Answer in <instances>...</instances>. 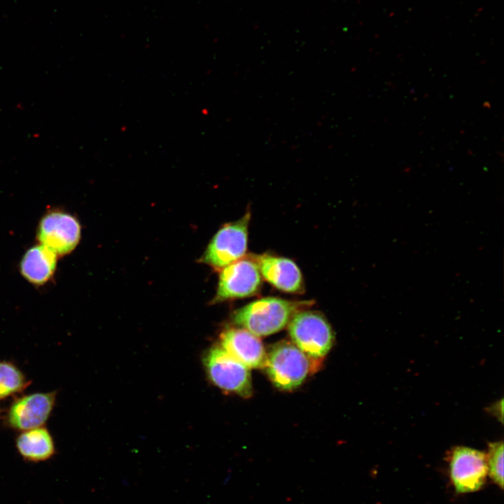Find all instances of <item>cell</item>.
Listing matches in <instances>:
<instances>
[{"label": "cell", "mask_w": 504, "mask_h": 504, "mask_svg": "<svg viewBox=\"0 0 504 504\" xmlns=\"http://www.w3.org/2000/svg\"><path fill=\"white\" fill-rule=\"evenodd\" d=\"M251 214L224 225L215 234L201 258V262L216 269L243 258L247 251L248 229Z\"/></svg>", "instance_id": "obj_4"}, {"label": "cell", "mask_w": 504, "mask_h": 504, "mask_svg": "<svg viewBox=\"0 0 504 504\" xmlns=\"http://www.w3.org/2000/svg\"><path fill=\"white\" fill-rule=\"evenodd\" d=\"M288 325L293 343L309 358H322L331 349L333 332L319 312L300 310L292 316Z\"/></svg>", "instance_id": "obj_2"}, {"label": "cell", "mask_w": 504, "mask_h": 504, "mask_svg": "<svg viewBox=\"0 0 504 504\" xmlns=\"http://www.w3.org/2000/svg\"><path fill=\"white\" fill-rule=\"evenodd\" d=\"M261 276L276 288L288 293H302L304 290L302 273L290 259L262 254L254 257Z\"/></svg>", "instance_id": "obj_11"}, {"label": "cell", "mask_w": 504, "mask_h": 504, "mask_svg": "<svg viewBox=\"0 0 504 504\" xmlns=\"http://www.w3.org/2000/svg\"><path fill=\"white\" fill-rule=\"evenodd\" d=\"M80 225L73 215L62 210L50 211L41 218L37 228L39 244L57 256L71 253L80 238Z\"/></svg>", "instance_id": "obj_8"}, {"label": "cell", "mask_w": 504, "mask_h": 504, "mask_svg": "<svg viewBox=\"0 0 504 504\" xmlns=\"http://www.w3.org/2000/svg\"><path fill=\"white\" fill-rule=\"evenodd\" d=\"M57 255L48 247L38 244L29 248L20 262L22 276L34 286H42L54 275Z\"/></svg>", "instance_id": "obj_12"}, {"label": "cell", "mask_w": 504, "mask_h": 504, "mask_svg": "<svg viewBox=\"0 0 504 504\" xmlns=\"http://www.w3.org/2000/svg\"><path fill=\"white\" fill-rule=\"evenodd\" d=\"M503 449L502 441L490 442L486 454L488 475L500 489L503 488Z\"/></svg>", "instance_id": "obj_15"}, {"label": "cell", "mask_w": 504, "mask_h": 504, "mask_svg": "<svg viewBox=\"0 0 504 504\" xmlns=\"http://www.w3.org/2000/svg\"><path fill=\"white\" fill-rule=\"evenodd\" d=\"M449 467L451 481L458 493L479 491L488 475L486 453L468 447L458 446L451 450Z\"/></svg>", "instance_id": "obj_7"}, {"label": "cell", "mask_w": 504, "mask_h": 504, "mask_svg": "<svg viewBox=\"0 0 504 504\" xmlns=\"http://www.w3.org/2000/svg\"><path fill=\"white\" fill-rule=\"evenodd\" d=\"M312 303L276 297L262 298L234 311L232 320L237 327L257 337L267 336L284 328L296 312Z\"/></svg>", "instance_id": "obj_1"}, {"label": "cell", "mask_w": 504, "mask_h": 504, "mask_svg": "<svg viewBox=\"0 0 504 504\" xmlns=\"http://www.w3.org/2000/svg\"><path fill=\"white\" fill-rule=\"evenodd\" d=\"M28 384L26 377L16 365L0 361V400L23 391Z\"/></svg>", "instance_id": "obj_14"}, {"label": "cell", "mask_w": 504, "mask_h": 504, "mask_svg": "<svg viewBox=\"0 0 504 504\" xmlns=\"http://www.w3.org/2000/svg\"><path fill=\"white\" fill-rule=\"evenodd\" d=\"M204 365L209 379L218 388L243 398L251 396L249 368L232 358L220 346H213L207 351Z\"/></svg>", "instance_id": "obj_5"}, {"label": "cell", "mask_w": 504, "mask_h": 504, "mask_svg": "<svg viewBox=\"0 0 504 504\" xmlns=\"http://www.w3.org/2000/svg\"><path fill=\"white\" fill-rule=\"evenodd\" d=\"M220 347L251 368H265L267 354L258 337L241 328H230L220 335Z\"/></svg>", "instance_id": "obj_10"}, {"label": "cell", "mask_w": 504, "mask_h": 504, "mask_svg": "<svg viewBox=\"0 0 504 504\" xmlns=\"http://www.w3.org/2000/svg\"><path fill=\"white\" fill-rule=\"evenodd\" d=\"M55 399L56 391L34 393L15 399L8 408L7 424L20 431L43 426L50 416Z\"/></svg>", "instance_id": "obj_9"}, {"label": "cell", "mask_w": 504, "mask_h": 504, "mask_svg": "<svg viewBox=\"0 0 504 504\" xmlns=\"http://www.w3.org/2000/svg\"><path fill=\"white\" fill-rule=\"evenodd\" d=\"M253 258H243L221 269L214 302L248 298L258 294L262 277Z\"/></svg>", "instance_id": "obj_6"}, {"label": "cell", "mask_w": 504, "mask_h": 504, "mask_svg": "<svg viewBox=\"0 0 504 504\" xmlns=\"http://www.w3.org/2000/svg\"><path fill=\"white\" fill-rule=\"evenodd\" d=\"M310 368L309 357L294 343L282 341L272 346L267 354L265 369L270 380L281 390L299 386Z\"/></svg>", "instance_id": "obj_3"}, {"label": "cell", "mask_w": 504, "mask_h": 504, "mask_svg": "<svg viewBox=\"0 0 504 504\" xmlns=\"http://www.w3.org/2000/svg\"><path fill=\"white\" fill-rule=\"evenodd\" d=\"M15 447L21 457L31 463L46 461L55 454L53 438L43 426L21 431L16 438Z\"/></svg>", "instance_id": "obj_13"}]
</instances>
